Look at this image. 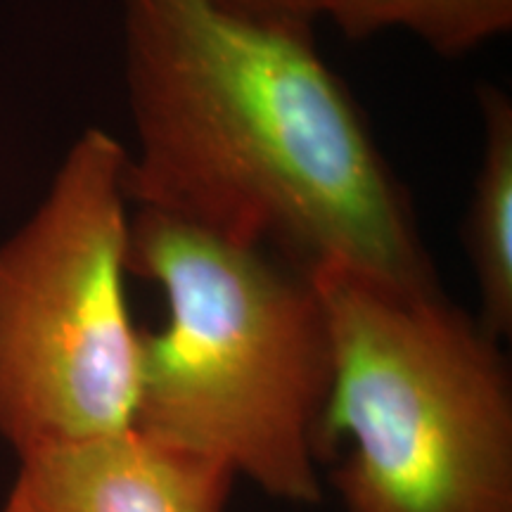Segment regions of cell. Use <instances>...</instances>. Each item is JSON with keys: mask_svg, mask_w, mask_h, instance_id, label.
Here are the masks:
<instances>
[{"mask_svg": "<svg viewBox=\"0 0 512 512\" xmlns=\"http://www.w3.org/2000/svg\"><path fill=\"white\" fill-rule=\"evenodd\" d=\"M124 43L128 202L242 247L275 240L306 268L439 290L406 192L311 27L221 0H124Z\"/></svg>", "mask_w": 512, "mask_h": 512, "instance_id": "6da1fadb", "label": "cell"}, {"mask_svg": "<svg viewBox=\"0 0 512 512\" xmlns=\"http://www.w3.org/2000/svg\"><path fill=\"white\" fill-rule=\"evenodd\" d=\"M128 271L169 304L164 328L143 332L133 427L280 501L318 503L332 337L309 275L150 209L131 221Z\"/></svg>", "mask_w": 512, "mask_h": 512, "instance_id": "7a4b0ae2", "label": "cell"}, {"mask_svg": "<svg viewBox=\"0 0 512 512\" xmlns=\"http://www.w3.org/2000/svg\"><path fill=\"white\" fill-rule=\"evenodd\" d=\"M332 337L318 458L347 512H512V387L498 339L439 290L304 271Z\"/></svg>", "mask_w": 512, "mask_h": 512, "instance_id": "3957f363", "label": "cell"}, {"mask_svg": "<svg viewBox=\"0 0 512 512\" xmlns=\"http://www.w3.org/2000/svg\"><path fill=\"white\" fill-rule=\"evenodd\" d=\"M126 166L119 140L88 128L41 207L0 242V437L17 456L136 422Z\"/></svg>", "mask_w": 512, "mask_h": 512, "instance_id": "277c9868", "label": "cell"}, {"mask_svg": "<svg viewBox=\"0 0 512 512\" xmlns=\"http://www.w3.org/2000/svg\"><path fill=\"white\" fill-rule=\"evenodd\" d=\"M3 512H226L223 463L136 427L19 456Z\"/></svg>", "mask_w": 512, "mask_h": 512, "instance_id": "5b68a950", "label": "cell"}, {"mask_svg": "<svg viewBox=\"0 0 512 512\" xmlns=\"http://www.w3.org/2000/svg\"><path fill=\"white\" fill-rule=\"evenodd\" d=\"M484 150L465 223L482 316L494 339L512 330V102L501 88H479Z\"/></svg>", "mask_w": 512, "mask_h": 512, "instance_id": "8992f818", "label": "cell"}, {"mask_svg": "<svg viewBox=\"0 0 512 512\" xmlns=\"http://www.w3.org/2000/svg\"><path fill=\"white\" fill-rule=\"evenodd\" d=\"M349 38L406 29L441 55H460L512 27V0H320Z\"/></svg>", "mask_w": 512, "mask_h": 512, "instance_id": "52a82bcc", "label": "cell"}, {"mask_svg": "<svg viewBox=\"0 0 512 512\" xmlns=\"http://www.w3.org/2000/svg\"><path fill=\"white\" fill-rule=\"evenodd\" d=\"M221 3L247 15L283 19L306 27H313V19L320 17V0H221Z\"/></svg>", "mask_w": 512, "mask_h": 512, "instance_id": "ba28073f", "label": "cell"}]
</instances>
